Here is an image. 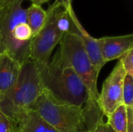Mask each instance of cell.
<instances>
[{"mask_svg": "<svg viewBox=\"0 0 133 132\" xmlns=\"http://www.w3.org/2000/svg\"><path fill=\"white\" fill-rule=\"evenodd\" d=\"M59 44L58 52L77 74L88 91L89 99L87 101L97 103L99 74L93 66L79 36L68 32L64 34Z\"/></svg>", "mask_w": 133, "mask_h": 132, "instance_id": "8992f818", "label": "cell"}, {"mask_svg": "<svg viewBox=\"0 0 133 132\" xmlns=\"http://www.w3.org/2000/svg\"><path fill=\"white\" fill-rule=\"evenodd\" d=\"M0 132H16L13 121L0 110Z\"/></svg>", "mask_w": 133, "mask_h": 132, "instance_id": "2e32d148", "label": "cell"}, {"mask_svg": "<svg viewBox=\"0 0 133 132\" xmlns=\"http://www.w3.org/2000/svg\"><path fill=\"white\" fill-rule=\"evenodd\" d=\"M122 104L133 107V75L125 73L122 89Z\"/></svg>", "mask_w": 133, "mask_h": 132, "instance_id": "5bb4252c", "label": "cell"}, {"mask_svg": "<svg viewBox=\"0 0 133 132\" xmlns=\"http://www.w3.org/2000/svg\"><path fill=\"white\" fill-rule=\"evenodd\" d=\"M103 59L107 63L120 58L125 53L133 48V34L97 38Z\"/></svg>", "mask_w": 133, "mask_h": 132, "instance_id": "ba28073f", "label": "cell"}, {"mask_svg": "<svg viewBox=\"0 0 133 132\" xmlns=\"http://www.w3.org/2000/svg\"><path fill=\"white\" fill-rule=\"evenodd\" d=\"M76 33H76L79 36L93 66L99 74L106 62L102 58L97 42V38H94L90 33H88V32L84 29V27L79 21L78 18L76 20Z\"/></svg>", "mask_w": 133, "mask_h": 132, "instance_id": "30bf717a", "label": "cell"}, {"mask_svg": "<svg viewBox=\"0 0 133 132\" xmlns=\"http://www.w3.org/2000/svg\"><path fill=\"white\" fill-rule=\"evenodd\" d=\"M76 19L72 6L67 8L54 2L48 9L44 26L33 37L30 44V58L39 70L48 63L52 51L64 34L75 32Z\"/></svg>", "mask_w": 133, "mask_h": 132, "instance_id": "7a4b0ae2", "label": "cell"}, {"mask_svg": "<svg viewBox=\"0 0 133 132\" xmlns=\"http://www.w3.org/2000/svg\"><path fill=\"white\" fill-rule=\"evenodd\" d=\"M15 125L16 132H58L34 110L24 113Z\"/></svg>", "mask_w": 133, "mask_h": 132, "instance_id": "8fae6325", "label": "cell"}, {"mask_svg": "<svg viewBox=\"0 0 133 132\" xmlns=\"http://www.w3.org/2000/svg\"><path fill=\"white\" fill-rule=\"evenodd\" d=\"M86 132H115L110 127V125L105 122V121H102L101 123H99L98 124H97L94 128L87 131Z\"/></svg>", "mask_w": 133, "mask_h": 132, "instance_id": "e0dca14e", "label": "cell"}, {"mask_svg": "<svg viewBox=\"0 0 133 132\" xmlns=\"http://www.w3.org/2000/svg\"><path fill=\"white\" fill-rule=\"evenodd\" d=\"M31 110L58 132L87 131L83 107L58 102L44 89Z\"/></svg>", "mask_w": 133, "mask_h": 132, "instance_id": "5b68a950", "label": "cell"}, {"mask_svg": "<svg viewBox=\"0 0 133 132\" xmlns=\"http://www.w3.org/2000/svg\"><path fill=\"white\" fill-rule=\"evenodd\" d=\"M23 0L0 9V34L6 53L21 65L30 59L32 31L26 19Z\"/></svg>", "mask_w": 133, "mask_h": 132, "instance_id": "277c9868", "label": "cell"}, {"mask_svg": "<svg viewBox=\"0 0 133 132\" xmlns=\"http://www.w3.org/2000/svg\"><path fill=\"white\" fill-rule=\"evenodd\" d=\"M39 72L44 89L57 101L81 107L87 103L89 93L85 85L58 51Z\"/></svg>", "mask_w": 133, "mask_h": 132, "instance_id": "6da1fadb", "label": "cell"}, {"mask_svg": "<svg viewBox=\"0 0 133 132\" xmlns=\"http://www.w3.org/2000/svg\"><path fill=\"white\" fill-rule=\"evenodd\" d=\"M125 72L119 61L112 72L105 79L101 93H99L97 103L107 118L120 105L122 104V89Z\"/></svg>", "mask_w": 133, "mask_h": 132, "instance_id": "52a82bcc", "label": "cell"}, {"mask_svg": "<svg viewBox=\"0 0 133 132\" xmlns=\"http://www.w3.org/2000/svg\"><path fill=\"white\" fill-rule=\"evenodd\" d=\"M133 48L125 53L121 58L120 61L126 74L133 75Z\"/></svg>", "mask_w": 133, "mask_h": 132, "instance_id": "9a60e30c", "label": "cell"}, {"mask_svg": "<svg viewBox=\"0 0 133 132\" xmlns=\"http://www.w3.org/2000/svg\"><path fill=\"white\" fill-rule=\"evenodd\" d=\"M4 52H6V51H5V47L4 43L2 41V37L0 34V54L4 53Z\"/></svg>", "mask_w": 133, "mask_h": 132, "instance_id": "44dd1931", "label": "cell"}, {"mask_svg": "<svg viewBox=\"0 0 133 132\" xmlns=\"http://www.w3.org/2000/svg\"><path fill=\"white\" fill-rule=\"evenodd\" d=\"M22 65L6 52L0 54V95L7 92L16 82Z\"/></svg>", "mask_w": 133, "mask_h": 132, "instance_id": "9c48e42d", "label": "cell"}, {"mask_svg": "<svg viewBox=\"0 0 133 132\" xmlns=\"http://www.w3.org/2000/svg\"><path fill=\"white\" fill-rule=\"evenodd\" d=\"M47 17V11H45L41 5L31 4V5L26 9V19L29 25L33 37L40 31L44 26Z\"/></svg>", "mask_w": 133, "mask_h": 132, "instance_id": "7c38bea8", "label": "cell"}, {"mask_svg": "<svg viewBox=\"0 0 133 132\" xmlns=\"http://www.w3.org/2000/svg\"><path fill=\"white\" fill-rule=\"evenodd\" d=\"M55 2L56 3H58L65 7H71L72 6V0H55Z\"/></svg>", "mask_w": 133, "mask_h": 132, "instance_id": "d6986e66", "label": "cell"}, {"mask_svg": "<svg viewBox=\"0 0 133 132\" xmlns=\"http://www.w3.org/2000/svg\"><path fill=\"white\" fill-rule=\"evenodd\" d=\"M43 90L39 69L30 58L22 65L15 84L0 95V110L16 123L24 113L31 110Z\"/></svg>", "mask_w": 133, "mask_h": 132, "instance_id": "3957f363", "label": "cell"}, {"mask_svg": "<svg viewBox=\"0 0 133 132\" xmlns=\"http://www.w3.org/2000/svg\"><path fill=\"white\" fill-rule=\"evenodd\" d=\"M32 2V4H34V5H41L45 2H48L49 0H29Z\"/></svg>", "mask_w": 133, "mask_h": 132, "instance_id": "ffe728a7", "label": "cell"}, {"mask_svg": "<svg viewBox=\"0 0 133 132\" xmlns=\"http://www.w3.org/2000/svg\"><path fill=\"white\" fill-rule=\"evenodd\" d=\"M17 0H0V9H3L5 7H7Z\"/></svg>", "mask_w": 133, "mask_h": 132, "instance_id": "ac0fdd59", "label": "cell"}, {"mask_svg": "<svg viewBox=\"0 0 133 132\" xmlns=\"http://www.w3.org/2000/svg\"><path fill=\"white\" fill-rule=\"evenodd\" d=\"M107 119V123L115 132H128L127 110L124 104L117 107Z\"/></svg>", "mask_w": 133, "mask_h": 132, "instance_id": "4fadbf2b", "label": "cell"}]
</instances>
